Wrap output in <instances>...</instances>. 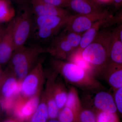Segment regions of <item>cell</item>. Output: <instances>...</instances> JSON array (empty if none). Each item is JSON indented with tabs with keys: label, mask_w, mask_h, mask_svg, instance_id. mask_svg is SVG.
Instances as JSON below:
<instances>
[{
	"label": "cell",
	"mask_w": 122,
	"mask_h": 122,
	"mask_svg": "<svg viewBox=\"0 0 122 122\" xmlns=\"http://www.w3.org/2000/svg\"><path fill=\"white\" fill-rule=\"evenodd\" d=\"M53 70L61 74L68 82L86 90L102 88L94 75L69 61L54 58L51 61Z\"/></svg>",
	"instance_id": "1"
},
{
	"label": "cell",
	"mask_w": 122,
	"mask_h": 122,
	"mask_svg": "<svg viewBox=\"0 0 122 122\" xmlns=\"http://www.w3.org/2000/svg\"><path fill=\"white\" fill-rule=\"evenodd\" d=\"M112 31L100 30L93 41L82 51L85 60L94 68L95 74H101L107 66Z\"/></svg>",
	"instance_id": "2"
},
{
	"label": "cell",
	"mask_w": 122,
	"mask_h": 122,
	"mask_svg": "<svg viewBox=\"0 0 122 122\" xmlns=\"http://www.w3.org/2000/svg\"><path fill=\"white\" fill-rule=\"evenodd\" d=\"M46 49L39 46H22L14 51L8 68L20 81H22L37 62Z\"/></svg>",
	"instance_id": "3"
},
{
	"label": "cell",
	"mask_w": 122,
	"mask_h": 122,
	"mask_svg": "<svg viewBox=\"0 0 122 122\" xmlns=\"http://www.w3.org/2000/svg\"><path fill=\"white\" fill-rule=\"evenodd\" d=\"M43 61L39 59L21 81L20 96L29 98L42 92L45 81Z\"/></svg>",
	"instance_id": "4"
},
{
	"label": "cell",
	"mask_w": 122,
	"mask_h": 122,
	"mask_svg": "<svg viewBox=\"0 0 122 122\" xmlns=\"http://www.w3.org/2000/svg\"><path fill=\"white\" fill-rule=\"evenodd\" d=\"M72 15L66 16H36L37 34L39 38L48 39L66 26Z\"/></svg>",
	"instance_id": "5"
},
{
	"label": "cell",
	"mask_w": 122,
	"mask_h": 122,
	"mask_svg": "<svg viewBox=\"0 0 122 122\" xmlns=\"http://www.w3.org/2000/svg\"><path fill=\"white\" fill-rule=\"evenodd\" d=\"M113 16L108 11L104 10L86 15H72L66 25L65 31L82 34L98 21Z\"/></svg>",
	"instance_id": "6"
},
{
	"label": "cell",
	"mask_w": 122,
	"mask_h": 122,
	"mask_svg": "<svg viewBox=\"0 0 122 122\" xmlns=\"http://www.w3.org/2000/svg\"><path fill=\"white\" fill-rule=\"evenodd\" d=\"M32 25V16L28 10L13 19V33L15 50L24 46L30 34Z\"/></svg>",
	"instance_id": "7"
},
{
	"label": "cell",
	"mask_w": 122,
	"mask_h": 122,
	"mask_svg": "<svg viewBox=\"0 0 122 122\" xmlns=\"http://www.w3.org/2000/svg\"><path fill=\"white\" fill-rule=\"evenodd\" d=\"M42 92L29 98L18 96L11 113L13 117L21 122H28L38 106Z\"/></svg>",
	"instance_id": "8"
},
{
	"label": "cell",
	"mask_w": 122,
	"mask_h": 122,
	"mask_svg": "<svg viewBox=\"0 0 122 122\" xmlns=\"http://www.w3.org/2000/svg\"><path fill=\"white\" fill-rule=\"evenodd\" d=\"M0 87V99L15 100L20 95L21 81L8 68Z\"/></svg>",
	"instance_id": "9"
},
{
	"label": "cell",
	"mask_w": 122,
	"mask_h": 122,
	"mask_svg": "<svg viewBox=\"0 0 122 122\" xmlns=\"http://www.w3.org/2000/svg\"><path fill=\"white\" fill-rule=\"evenodd\" d=\"M13 20L5 27V33L0 41V65L9 63L15 50L13 33Z\"/></svg>",
	"instance_id": "10"
},
{
	"label": "cell",
	"mask_w": 122,
	"mask_h": 122,
	"mask_svg": "<svg viewBox=\"0 0 122 122\" xmlns=\"http://www.w3.org/2000/svg\"><path fill=\"white\" fill-rule=\"evenodd\" d=\"M76 50L62 34L53 40L50 45L46 49L45 52L55 59L64 61L67 60L70 55Z\"/></svg>",
	"instance_id": "11"
},
{
	"label": "cell",
	"mask_w": 122,
	"mask_h": 122,
	"mask_svg": "<svg viewBox=\"0 0 122 122\" xmlns=\"http://www.w3.org/2000/svg\"><path fill=\"white\" fill-rule=\"evenodd\" d=\"M115 16L98 21L82 35L79 46L77 50L82 51L95 39L103 27L111 26L117 24Z\"/></svg>",
	"instance_id": "12"
},
{
	"label": "cell",
	"mask_w": 122,
	"mask_h": 122,
	"mask_svg": "<svg viewBox=\"0 0 122 122\" xmlns=\"http://www.w3.org/2000/svg\"><path fill=\"white\" fill-rule=\"evenodd\" d=\"M96 91L92 99H91V104H92L98 111L117 113V108L113 95L101 89L97 90Z\"/></svg>",
	"instance_id": "13"
},
{
	"label": "cell",
	"mask_w": 122,
	"mask_h": 122,
	"mask_svg": "<svg viewBox=\"0 0 122 122\" xmlns=\"http://www.w3.org/2000/svg\"><path fill=\"white\" fill-rule=\"evenodd\" d=\"M33 11L36 16H66L71 14L63 8L50 4L43 0H31Z\"/></svg>",
	"instance_id": "14"
},
{
	"label": "cell",
	"mask_w": 122,
	"mask_h": 122,
	"mask_svg": "<svg viewBox=\"0 0 122 122\" xmlns=\"http://www.w3.org/2000/svg\"><path fill=\"white\" fill-rule=\"evenodd\" d=\"M122 65V43L119 37L118 26L112 31L107 66Z\"/></svg>",
	"instance_id": "15"
},
{
	"label": "cell",
	"mask_w": 122,
	"mask_h": 122,
	"mask_svg": "<svg viewBox=\"0 0 122 122\" xmlns=\"http://www.w3.org/2000/svg\"><path fill=\"white\" fill-rule=\"evenodd\" d=\"M67 7L78 15H86L103 11L100 5L93 0H69Z\"/></svg>",
	"instance_id": "16"
},
{
	"label": "cell",
	"mask_w": 122,
	"mask_h": 122,
	"mask_svg": "<svg viewBox=\"0 0 122 122\" xmlns=\"http://www.w3.org/2000/svg\"><path fill=\"white\" fill-rule=\"evenodd\" d=\"M55 73L56 72L54 71L49 75L46 83L45 88L42 92L47 106L49 119L57 118L59 111L55 102L53 89V80Z\"/></svg>",
	"instance_id": "17"
},
{
	"label": "cell",
	"mask_w": 122,
	"mask_h": 122,
	"mask_svg": "<svg viewBox=\"0 0 122 122\" xmlns=\"http://www.w3.org/2000/svg\"><path fill=\"white\" fill-rule=\"evenodd\" d=\"M102 75L114 90L122 88V65H108Z\"/></svg>",
	"instance_id": "18"
},
{
	"label": "cell",
	"mask_w": 122,
	"mask_h": 122,
	"mask_svg": "<svg viewBox=\"0 0 122 122\" xmlns=\"http://www.w3.org/2000/svg\"><path fill=\"white\" fill-rule=\"evenodd\" d=\"M56 72L53 82V89L55 99L58 108L59 110L65 106L67 99L68 91L65 85L61 82L56 81Z\"/></svg>",
	"instance_id": "19"
},
{
	"label": "cell",
	"mask_w": 122,
	"mask_h": 122,
	"mask_svg": "<svg viewBox=\"0 0 122 122\" xmlns=\"http://www.w3.org/2000/svg\"><path fill=\"white\" fill-rule=\"evenodd\" d=\"M49 119L47 106L42 92L37 109L27 122H48Z\"/></svg>",
	"instance_id": "20"
},
{
	"label": "cell",
	"mask_w": 122,
	"mask_h": 122,
	"mask_svg": "<svg viewBox=\"0 0 122 122\" xmlns=\"http://www.w3.org/2000/svg\"><path fill=\"white\" fill-rule=\"evenodd\" d=\"M9 0H0V24L10 22L14 18L15 11Z\"/></svg>",
	"instance_id": "21"
},
{
	"label": "cell",
	"mask_w": 122,
	"mask_h": 122,
	"mask_svg": "<svg viewBox=\"0 0 122 122\" xmlns=\"http://www.w3.org/2000/svg\"><path fill=\"white\" fill-rule=\"evenodd\" d=\"M65 107L72 109L78 116L79 113L82 107L81 102L79 98L77 91L73 86L71 87L68 91L67 99Z\"/></svg>",
	"instance_id": "22"
},
{
	"label": "cell",
	"mask_w": 122,
	"mask_h": 122,
	"mask_svg": "<svg viewBox=\"0 0 122 122\" xmlns=\"http://www.w3.org/2000/svg\"><path fill=\"white\" fill-rule=\"evenodd\" d=\"M82 51L76 50L70 55L67 60L95 76V73L94 68L83 57L82 54Z\"/></svg>",
	"instance_id": "23"
},
{
	"label": "cell",
	"mask_w": 122,
	"mask_h": 122,
	"mask_svg": "<svg viewBox=\"0 0 122 122\" xmlns=\"http://www.w3.org/2000/svg\"><path fill=\"white\" fill-rule=\"evenodd\" d=\"M57 118L61 122H75L78 116L72 109L65 107L59 110Z\"/></svg>",
	"instance_id": "24"
},
{
	"label": "cell",
	"mask_w": 122,
	"mask_h": 122,
	"mask_svg": "<svg viewBox=\"0 0 122 122\" xmlns=\"http://www.w3.org/2000/svg\"><path fill=\"white\" fill-rule=\"evenodd\" d=\"M78 119L80 122H97L96 116L92 110L81 107L79 113Z\"/></svg>",
	"instance_id": "25"
},
{
	"label": "cell",
	"mask_w": 122,
	"mask_h": 122,
	"mask_svg": "<svg viewBox=\"0 0 122 122\" xmlns=\"http://www.w3.org/2000/svg\"><path fill=\"white\" fill-rule=\"evenodd\" d=\"M97 122H120L117 113H109L98 111L96 115Z\"/></svg>",
	"instance_id": "26"
},
{
	"label": "cell",
	"mask_w": 122,
	"mask_h": 122,
	"mask_svg": "<svg viewBox=\"0 0 122 122\" xmlns=\"http://www.w3.org/2000/svg\"><path fill=\"white\" fill-rule=\"evenodd\" d=\"M65 32L63 34L66 38L72 47L76 50L79 46L82 34L70 31Z\"/></svg>",
	"instance_id": "27"
},
{
	"label": "cell",
	"mask_w": 122,
	"mask_h": 122,
	"mask_svg": "<svg viewBox=\"0 0 122 122\" xmlns=\"http://www.w3.org/2000/svg\"><path fill=\"white\" fill-rule=\"evenodd\" d=\"M114 90L113 96L117 108L122 118V88Z\"/></svg>",
	"instance_id": "28"
},
{
	"label": "cell",
	"mask_w": 122,
	"mask_h": 122,
	"mask_svg": "<svg viewBox=\"0 0 122 122\" xmlns=\"http://www.w3.org/2000/svg\"><path fill=\"white\" fill-rule=\"evenodd\" d=\"M48 4L56 7L63 8L68 6L69 0H43Z\"/></svg>",
	"instance_id": "29"
},
{
	"label": "cell",
	"mask_w": 122,
	"mask_h": 122,
	"mask_svg": "<svg viewBox=\"0 0 122 122\" xmlns=\"http://www.w3.org/2000/svg\"><path fill=\"white\" fill-rule=\"evenodd\" d=\"M5 75V70H4L2 69V66L0 65V87Z\"/></svg>",
	"instance_id": "30"
},
{
	"label": "cell",
	"mask_w": 122,
	"mask_h": 122,
	"mask_svg": "<svg viewBox=\"0 0 122 122\" xmlns=\"http://www.w3.org/2000/svg\"><path fill=\"white\" fill-rule=\"evenodd\" d=\"M118 24H120L122 23V8L121 9L119 13L115 16Z\"/></svg>",
	"instance_id": "31"
},
{
	"label": "cell",
	"mask_w": 122,
	"mask_h": 122,
	"mask_svg": "<svg viewBox=\"0 0 122 122\" xmlns=\"http://www.w3.org/2000/svg\"><path fill=\"white\" fill-rule=\"evenodd\" d=\"M116 7H119L122 6V0H112Z\"/></svg>",
	"instance_id": "32"
},
{
	"label": "cell",
	"mask_w": 122,
	"mask_h": 122,
	"mask_svg": "<svg viewBox=\"0 0 122 122\" xmlns=\"http://www.w3.org/2000/svg\"><path fill=\"white\" fill-rule=\"evenodd\" d=\"M3 122H21L13 117L8 118Z\"/></svg>",
	"instance_id": "33"
},
{
	"label": "cell",
	"mask_w": 122,
	"mask_h": 122,
	"mask_svg": "<svg viewBox=\"0 0 122 122\" xmlns=\"http://www.w3.org/2000/svg\"><path fill=\"white\" fill-rule=\"evenodd\" d=\"M5 28L2 27L1 26V24H0V41L2 39L4 33Z\"/></svg>",
	"instance_id": "34"
},
{
	"label": "cell",
	"mask_w": 122,
	"mask_h": 122,
	"mask_svg": "<svg viewBox=\"0 0 122 122\" xmlns=\"http://www.w3.org/2000/svg\"><path fill=\"white\" fill-rule=\"evenodd\" d=\"M118 26L119 37L122 43V23L119 24V25Z\"/></svg>",
	"instance_id": "35"
},
{
	"label": "cell",
	"mask_w": 122,
	"mask_h": 122,
	"mask_svg": "<svg viewBox=\"0 0 122 122\" xmlns=\"http://www.w3.org/2000/svg\"><path fill=\"white\" fill-rule=\"evenodd\" d=\"M48 122H61L58 119H49Z\"/></svg>",
	"instance_id": "36"
},
{
	"label": "cell",
	"mask_w": 122,
	"mask_h": 122,
	"mask_svg": "<svg viewBox=\"0 0 122 122\" xmlns=\"http://www.w3.org/2000/svg\"><path fill=\"white\" fill-rule=\"evenodd\" d=\"M98 0L101 1V2H108V1H110L111 0Z\"/></svg>",
	"instance_id": "37"
},
{
	"label": "cell",
	"mask_w": 122,
	"mask_h": 122,
	"mask_svg": "<svg viewBox=\"0 0 122 122\" xmlns=\"http://www.w3.org/2000/svg\"><path fill=\"white\" fill-rule=\"evenodd\" d=\"M2 111L1 108V107L0 106V117L1 114V112Z\"/></svg>",
	"instance_id": "38"
},
{
	"label": "cell",
	"mask_w": 122,
	"mask_h": 122,
	"mask_svg": "<svg viewBox=\"0 0 122 122\" xmlns=\"http://www.w3.org/2000/svg\"><path fill=\"white\" fill-rule=\"evenodd\" d=\"M9 0L10 1H16V0Z\"/></svg>",
	"instance_id": "39"
}]
</instances>
